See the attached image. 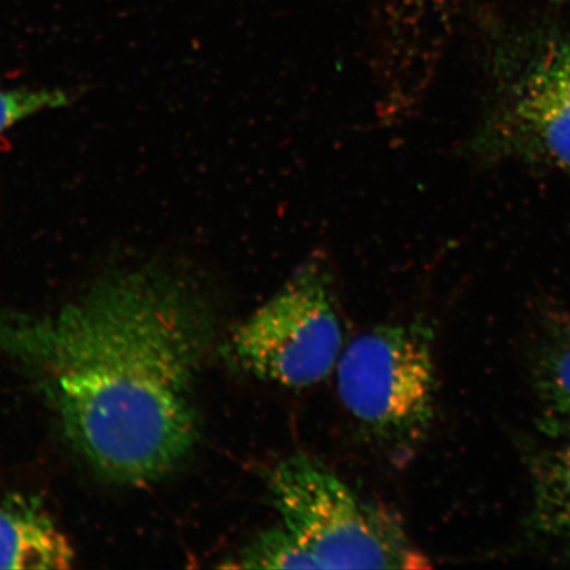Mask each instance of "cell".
Listing matches in <instances>:
<instances>
[{
    "instance_id": "1",
    "label": "cell",
    "mask_w": 570,
    "mask_h": 570,
    "mask_svg": "<svg viewBox=\"0 0 570 570\" xmlns=\"http://www.w3.org/2000/svg\"><path fill=\"white\" fill-rule=\"evenodd\" d=\"M213 331L194 285L147 268L107 277L52 312L0 317V348L97 473L140 487L173 473L197 444Z\"/></svg>"
},
{
    "instance_id": "2",
    "label": "cell",
    "mask_w": 570,
    "mask_h": 570,
    "mask_svg": "<svg viewBox=\"0 0 570 570\" xmlns=\"http://www.w3.org/2000/svg\"><path fill=\"white\" fill-rule=\"evenodd\" d=\"M263 475L271 504L320 569L431 567L397 518L355 494L320 460L292 454Z\"/></svg>"
},
{
    "instance_id": "3",
    "label": "cell",
    "mask_w": 570,
    "mask_h": 570,
    "mask_svg": "<svg viewBox=\"0 0 570 570\" xmlns=\"http://www.w3.org/2000/svg\"><path fill=\"white\" fill-rule=\"evenodd\" d=\"M432 327L422 320L361 334L338 361V395L355 422L382 443L422 440L436 407Z\"/></svg>"
},
{
    "instance_id": "4",
    "label": "cell",
    "mask_w": 570,
    "mask_h": 570,
    "mask_svg": "<svg viewBox=\"0 0 570 570\" xmlns=\"http://www.w3.org/2000/svg\"><path fill=\"white\" fill-rule=\"evenodd\" d=\"M490 78L472 151L483 160L540 164L570 177V67L551 40L504 49Z\"/></svg>"
},
{
    "instance_id": "5",
    "label": "cell",
    "mask_w": 570,
    "mask_h": 570,
    "mask_svg": "<svg viewBox=\"0 0 570 570\" xmlns=\"http://www.w3.org/2000/svg\"><path fill=\"white\" fill-rule=\"evenodd\" d=\"M342 326L330 269L306 263L234 332L232 352L246 373L288 389L325 380L337 366Z\"/></svg>"
},
{
    "instance_id": "6",
    "label": "cell",
    "mask_w": 570,
    "mask_h": 570,
    "mask_svg": "<svg viewBox=\"0 0 570 570\" xmlns=\"http://www.w3.org/2000/svg\"><path fill=\"white\" fill-rule=\"evenodd\" d=\"M530 386L546 438L570 434V313L543 304L534 311L525 344Z\"/></svg>"
},
{
    "instance_id": "7",
    "label": "cell",
    "mask_w": 570,
    "mask_h": 570,
    "mask_svg": "<svg viewBox=\"0 0 570 570\" xmlns=\"http://www.w3.org/2000/svg\"><path fill=\"white\" fill-rule=\"evenodd\" d=\"M525 449L530 508L524 537L534 550L570 560V434Z\"/></svg>"
},
{
    "instance_id": "8",
    "label": "cell",
    "mask_w": 570,
    "mask_h": 570,
    "mask_svg": "<svg viewBox=\"0 0 570 570\" xmlns=\"http://www.w3.org/2000/svg\"><path fill=\"white\" fill-rule=\"evenodd\" d=\"M75 559L67 534L38 498L0 499V569L62 570Z\"/></svg>"
},
{
    "instance_id": "9",
    "label": "cell",
    "mask_w": 570,
    "mask_h": 570,
    "mask_svg": "<svg viewBox=\"0 0 570 570\" xmlns=\"http://www.w3.org/2000/svg\"><path fill=\"white\" fill-rule=\"evenodd\" d=\"M234 569H320L315 559L283 522L261 531L226 560Z\"/></svg>"
},
{
    "instance_id": "10",
    "label": "cell",
    "mask_w": 570,
    "mask_h": 570,
    "mask_svg": "<svg viewBox=\"0 0 570 570\" xmlns=\"http://www.w3.org/2000/svg\"><path fill=\"white\" fill-rule=\"evenodd\" d=\"M68 102V92L59 89L0 88V135L35 114Z\"/></svg>"
},
{
    "instance_id": "11",
    "label": "cell",
    "mask_w": 570,
    "mask_h": 570,
    "mask_svg": "<svg viewBox=\"0 0 570 570\" xmlns=\"http://www.w3.org/2000/svg\"><path fill=\"white\" fill-rule=\"evenodd\" d=\"M556 53L560 59L570 67V39L568 40H551Z\"/></svg>"
},
{
    "instance_id": "12",
    "label": "cell",
    "mask_w": 570,
    "mask_h": 570,
    "mask_svg": "<svg viewBox=\"0 0 570 570\" xmlns=\"http://www.w3.org/2000/svg\"><path fill=\"white\" fill-rule=\"evenodd\" d=\"M558 2H564V0H558Z\"/></svg>"
}]
</instances>
